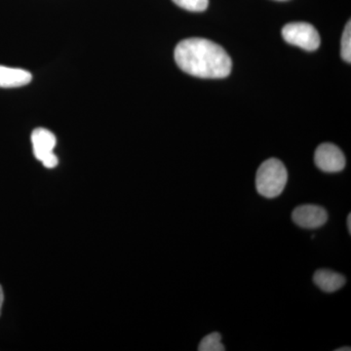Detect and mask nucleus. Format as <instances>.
<instances>
[{
  "mask_svg": "<svg viewBox=\"0 0 351 351\" xmlns=\"http://www.w3.org/2000/svg\"><path fill=\"white\" fill-rule=\"evenodd\" d=\"M175 61L182 71L200 78H225L232 66L226 50L204 38L182 40L176 47Z\"/></svg>",
  "mask_w": 351,
  "mask_h": 351,
  "instance_id": "nucleus-1",
  "label": "nucleus"
},
{
  "mask_svg": "<svg viewBox=\"0 0 351 351\" xmlns=\"http://www.w3.org/2000/svg\"><path fill=\"white\" fill-rule=\"evenodd\" d=\"M288 181V173L279 159L269 158L258 167L256 188L263 197L276 198L283 193Z\"/></svg>",
  "mask_w": 351,
  "mask_h": 351,
  "instance_id": "nucleus-2",
  "label": "nucleus"
},
{
  "mask_svg": "<svg viewBox=\"0 0 351 351\" xmlns=\"http://www.w3.org/2000/svg\"><path fill=\"white\" fill-rule=\"evenodd\" d=\"M284 40L306 51H315L320 46V36L313 25L290 23L282 29Z\"/></svg>",
  "mask_w": 351,
  "mask_h": 351,
  "instance_id": "nucleus-3",
  "label": "nucleus"
},
{
  "mask_svg": "<svg viewBox=\"0 0 351 351\" xmlns=\"http://www.w3.org/2000/svg\"><path fill=\"white\" fill-rule=\"evenodd\" d=\"M32 144L34 154L38 161L43 162L46 168L56 167L59 160L54 149L57 145V138L52 132L45 128H36L32 134Z\"/></svg>",
  "mask_w": 351,
  "mask_h": 351,
  "instance_id": "nucleus-4",
  "label": "nucleus"
},
{
  "mask_svg": "<svg viewBox=\"0 0 351 351\" xmlns=\"http://www.w3.org/2000/svg\"><path fill=\"white\" fill-rule=\"evenodd\" d=\"M315 165L326 173H338L346 167V156L336 145L325 143L316 149L314 154Z\"/></svg>",
  "mask_w": 351,
  "mask_h": 351,
  "instance_id": "nucleus-5",
  "label": "nucleus"
},
{
  "mask_svg": "<svg viewBox=\"0 0 351 351\" xmlns=\"http://www.w3.org/2000/svg\"><path fill=\"white\" fill-rule=\"evenodd\" d=\"M292 219L295 225L302 228L314 230L326 223L328 213L324 208L317 205H301L293 211Z\"/></svg>",
  "mask_w": 351,
  "mask_h": 351,
  "instance_id": "nucleus-6",
  "label": "nucleus"
},
{
  "mask_svg": "<svg viewBox=\"0 0 351 351\" xmlns=\"http://www.w3.org/2000/svg\"><path fill=\"white\" fill-rule=\"evenodd\" d=\"M313 282L323 292L334 293L345 286L346 279L343 274L338 272L329 269H319L314 274Z\"/></svg>",
  "mask_w": 351,
  "mask_h": 351,
  "instance_id": "nucleus-7",
  "label": "nucleus"
},
{
  "mask_svg": "<svg viewBox=\"0 0 351 351\" xmlns=\"http://www.w3.org/2000/svg\"><path fill=\"white\" fill-rule=\"evenodd\" d=\"M29 71L22 69L0 66V88H18L25 86L32 82Z\"/></svg>",
  "mask_w": 351,
  "mask_h": 351,
  "instance_id": "nucleus-8",
  "label": "nucleus"
},
{
  "mask_svg": "<svg viewBox=\"0 0 351 351\" xmlns=\"http://www.w3.org/2000/svg\"><path fill=\"white\" fill-rule=\"evenodd\" d=\"M199 351H225V346L221 343V336L218 332H212L204 337L198 346Z\"/></svg>",
  "mask_w": 351,
  "mask_h": 351,
  "instance_id": "nucleus-9",
  "label": "nucleus"
},
{
  "mask_svg": "<svg viewBox=\"0 0 351 351\" xmlns=\"http://www.w3.org/2000/svg\"><path fill=\"white\" fill-rule=\"evenodd\" d=\"M175 4L191 12H202L209 5V0H173Z\"/></svg>",
  "mask_w": 351,
  "mask_h": 351,
  "instance_id": "nucleus-10",
  "label": "nucleus"
},
{
  "mask_svg": "<svg viewBox=\"0 0 351 351\" xmlns=\"http://www.w3.org/2000/svg\"><path fill=\"white\" fill-rule=\"evenodd\" d=\"M341 57L348 63L351 62V24L350 21L346 25L343 38H341Z\"/></svg>",
  "mask_w": 351,
  "mask_h": 351,
  "instance_id": "nucleus-11",
  "label": "nucleus"
},
{
  "mask_svg": "<svg viewBox=\"0 0 351 351\" xmlns=\"http://www.w3.org/2000/svg\"><path fill=\"white\" fill-rule=\"evenodd\" d=\"M4 295L3 290H2L1 285H0V314H1L2 304H3Z\"/></svg>",
  "mask_w": 351,
  "mask_h": 351,
  "instance_id": "nucleus-12",
  "label": "nucleus"
},
{
  "mask_svg": "<svg viewBox=\"0 0 351 351\" xmlns=\"http://www.w3.org/2000/svg\"><path fill=\"white\" fill-rule=\"evenodd\" d=\"M346 226H348V232L351 233V214L348 215V219H346Z\"/></svg>",
  "mask_w": 351,
  "mask_h": 351,
  "instance_id": "nucleus-13",
  "label": "nucleus"
},
{
  "mask_svg": "<svg viewBox=\"0 0 351 351\" xmlns=\"http://www.w3.org/2000/svg\"><path fill=\"white\" fill-rule=\"evenodd\" d=\"M351 350V348H338V350H336V351H350Z\"/></svg>",
  "mask_w": 351,
  "mask_h": 351,
  "instance_id": "nucleus-14",
  "label": "nucleus"
},
{
  "mask_svg": "<svg viewBox=\"0 0 351 351\" xmlns=\"http://www.w3.org/2000/svg\"><path fill=\"white\" fill-rule=\"evenodd\" d=\"M281 1H282V0H281Z\"/></svg>",
  "mask_w": 351,
  "mask_h": 351,
  "instance_id": "nucleus-15",
  "label": "nucleus"
}]
</instances>
